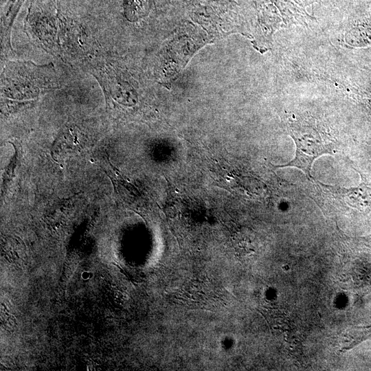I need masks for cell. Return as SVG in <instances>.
Listing matches in <instances>:
<instances>
[{
  "label": "cell",
  "instance_id": "ba28073f",
  "mask_svg": "<svg viewBox=\"0 0 371 371\" xmlns=\"http://www.w3.org/2000/svg\"><path fill=\"white\" fill-rule=\"evenodd\" d=\"M344 337L345 339L341 351L350 350L371 337V326L351 327L348 329Z\"/></svg>",
  "mask_w": 371,
  "mask_h": 371
},
{
  "label": "cell",
  "instance_id": "9c48e42d",
  "mask_svg": "<svg viewBox=\"0 0 371 371\" xmlns=\"http://www.w3.org/2000/svg\"><path fill=\"white\" fill-rule=\"evenodd\" d=\"M152 0H124V14L128 21H135L145 16Z\"/></svg>",
  "mask_w": 371,
  "mask_h": 371
},
{
  "label": "cell",
  "instance_id": "30bf717a",
  "mask_svg": "<svg viewBox=\"0 0 371 371\" xmlns=\"http://www.w3.org/2000/svg\"><path fill=\"white\" fill-rule=\"evenodd\" d=\"M368 238L369 239V241L371 243V236H370Z\"/></svg>",
  "mask_w": 371,
  "mask_h": 371
},
{
  "label": "cell",
  "instance_id": "5b68a950",
  "mask_svg": "<svg viewBox=\"0 0 371 371\" xmlns=\"http://www.w3.org/2000/svg\"><path fill=\"white\" fill-rule=\"evenodd\" d=\"M102 162V166H101V168L112 181L115 191L127 203H134L139 197L137 189L124 179V177L112 165L108 157H103Z\"/></svg>",
  "mask_w": 371,
  "mask_h": 371
},
{
  "label": "cell",
  "instance_id": "6da1fadb",
  "mask_svg": "<svg viewBox=\"0 0 371 371\" xmlns=\"http://www.w3.org/2000/svg\"><path fill=\"white\" fill-rule=\"evenodd\" d=\"M58 87L53 65H37L31 62L11 61L1 75L3 97L15 100L38 97L42 91Z\"/></svg>",
  "mask_w": 371,
  "mask_h": 371
},
{
  "label": "cell",
  "instance_id": "7a4b0ae2",
  "mask_svg": "<svg viewBox=\"0 0 371 371\" xmlns=\"http://www.w3.org/2000/svg\"><path fill=\"white\" fill-rule=\"evenodd\" d=\"M289 131L295 144V157L289 162L276 167L296 168L311 179V170L314 161L324 155L335 153V140L312 120L291 121Z\"/></svg>",
  "mask_w": 371,
  "mask_h": 371
},
{
  "label": "cell",
  "instance_id": "3957f363",
  "mask_svg": "<svg viewBox=\"0 0 371 371\" xmlns=\"http://www.w3.org/2000/svg\"><path fill=\"white\" fill-rule=\"evenodd\" d=\"M60 20L58 11L52 13L49 8H40L39 5H31L26 19L25 30L47 52L56 55L59 52L58 34V21Z\"/></svg>",
  "mask_w": 371,
  "mask_h": 371
},
{
  "label": "cell",
  "instance_id": "8992f818",
  "mask_svg": "<svg viewBox=\"0 0 371 371\" xmlns=\"http://www.w3.org/2000/svg\"><path fill=\"white\" fill-rule=\"evenodd\" d=\"M24 0H7L1 14V41L4 47L10 48V30L14 19Z\"/></svg>",
  "mask_w": 371,
  "mask_h": 371
},
{
  "label": "cell",
  "instance_id": "52a82bcc",
  "mask_svg": "<svg viewBox=\"0 0 371 371\" xmlns=\"http://www.w3.org/2000/svg\"><path fill=\"white\" fill-rule=\"evenodd\" d=\"M347 203L361 211H371V189L361 183L358 188L347 190Z\"/></svg>",
  "mask_w": 371,
  "mask_h": 371
},
{
  "label": "cell",
  "instance_id": "277c9868",
  "mask_svg": "<svg viewBox=\"0 0 371 371\" xmlns=\"http://www.w3.org/2000/svg\"><path fill=\"white\" fill-rule=\"evenodd\" d=\"M85 135L76 126H65L58 135L52 147V156L63 161L81 152L86 146Z\"/></svg>",
  "mask_w": 371,
  "mask_h": 371
}]
</instances>
